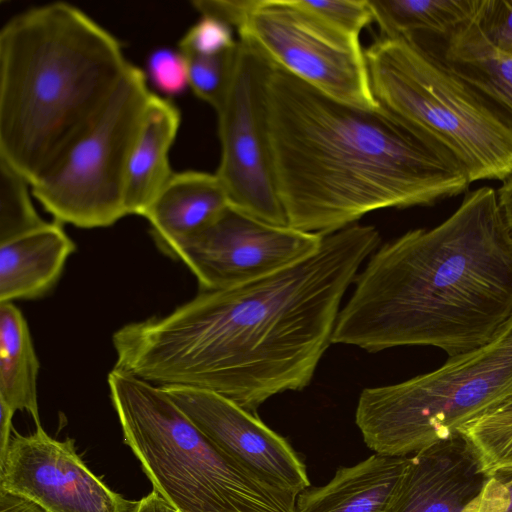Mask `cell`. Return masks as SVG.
<instances>
[{
    "mask_svg": "<svg viewBox=\"0 0 512 512\" xmlns=\"http://www.w3.org/2000/svg\"><path fill=\"white\" fill-rule=\"evenodd\" d=\"M512 393V316L481 347L400 383L365 388L355 422L365 444L409 456L459 433L460 427Z\"/></svg>",
    "mask_w": 512,
    "mask_h": 512,
    "instance_id": "cell-7",
    "label": "cell"
},
{
    "mask_svg": "<svg viewBox=\"0 0 512 512\" xmlns=\"http://www.w3.org/2000/svg\"><path fill=\"white\" fill-rule=\"evenodd\" d=\"M445 39L436 57L512 132V55L492 46L475 20Z\"/></svg>",
    "mask_w": 512,
    "mask_h": 512,
    "instance_id": "cell-18",
    "label": "cell"
},
{
    "mask_svg": "<svg viewBox=\"0 0 512 512\" xmlns=\"http://www.w3.org/2000/svg\"><path fill=\"white\" fill-rule=\"evenodd\" d=\"M237 33L273 66L321 92L359 107L379 105L359 37L335 28L303 0H253Z\"/></svg>",
    "mask_w": 512,
    "mask_h": 512,
    "instance_id": "cell-9",
    "label": "cell"
},
{
    "mask_svg": "<svg viewBox=\"0 0 512 512\" xmlns=\"http://www.w3.org/2000/svg\"><path fill=\"white\" fill-rule=\"evenodd\" d=\"M40 363L22 312L0 303V401L11 410L27 411L41 424L37 401Z\"/></svg>",
    "mask_w": 512,
    "mask_h": 512,
    "instance_id": "cell-20",
    "label": "cell"
},
{
    "mask_svg": "<svg viewBox=\"0 0 512 512\" xmlns=\"http://www.w3.org/2000/svg\"><path fill=\"white\" fill-rule=\"evenodd\" d=\"M229 206L227 192L215 173L188 170L174 172L144 217L157 246L167 254L210 225Z\"/></svg>",
    "mask_w": 512,
    "mask_h": 512,
    "instance_id": "cell-15",
    "label": "cell"
},
{
    "mask_svg": "<svg viewBox=\"0 0 512 512\" xmlns=\"http://www.w3.org/2000/svg\"><path fill=\"white\" fill-rule=\"evenodd\" d=\"M496 193L499 206L512 233V176L503 181Z\"/></svg>",
    "mask_w": 512,
    "mask_h": 512,
    "instance_id": "cell-33",
    "label": "cell"
},
{
    "mask_svg": "<svg viewBox=\"0 0 512 512\" xmlns=\"http://www.w3.org/2000/svg\"><path fill=\"white\" fill-rule=\"evenodd\" d=\"M459 432L488 471L512 465V393L467 421Z\"/></svg>",
    "mask_w": 512,
    "mask_h": 512,
    "instance_id": "cell-22",
    "label": "cell"
},
{
    "mask_svg": "<svg viewBox=\"0 0 512 512\" xmlns=\"http://www.w3.org/2000/svg\"><path fill=\"white\" fill-rule=\"evenodd\" d=\"M253 0H194L192 5L201 16L215 18L233 30L238 29Z\"/></svg>",
    "mask_w": 512,
    "mask_h": 512,
    "instance_id": "cell-30",
    "label": "cell"
},
{
    "mask_svg": "<svg viewBox=\"0 0 512 512\" xmlns=\"http://www.w3.org/2000/svg\"><path fill=\"white\" fill-rule=\"evenodd\" d=\"M14 411L0 401V457L4 455L12 432Z\"/></svg>",
    "mask_w": 512,
    "mask_h": 512,
    "instance_id": "cell-34",
    "label": "cell"
},
{
    "mask_svg": "<svg viewBox=\"0 0 512 512\" xmlns=\"http://www.w3.org/2000/svg\"><path fill=\"white\" fill-rule=\"evenodd\" d=\"M237 44L230 26L215 18L201 16L180 39L178 47L186 56H215Z\"/></svg>",
    "mask_w": 512,
    "mask_h": 512,
    "instance_id": "cell-25",
    "label": "cell"
},
{
    "mask_svg": "<svg viewBox=\"0 0 512 512\" xmlns=\"http://www.w3.org/2000/svg\"><path fill=\"white\" fill-rule=\"evenodd\" d=\"M324 235L274 225L231 205L210 225L173 246L202 291L238 286L314 254Z\"/></svg>",
    "mask_w": 512,
    "mask_h": 512,
    "instance_id": "cell-11",
    "label": "cell"
},
{
    "mask_svg": "<svg viewBox=\"0 0 512 512\" xmlns=\"http://www.w3.org/2000/svg\"><path fill=\"white\" fill-rule=\"evenodd\" d=\"M29 188V181L0 159V244L47 223L34 208Z\"/></svg>",
    "mask_w": 512,
    "mask_h": 512,
    "instance_id": "cell-23",
    "label": "cell"
},
{
    "mask_svg": "<svg viewBox=\"0 0 512 512\" xmlns=\"http://www.w3.org/2000/svg\"><path fill=\"white\" fill-rule=\"evenodd\" d=\"M303 3L335 28L356 37L374 21L369 0H303Z\"/></svg>",
    "mask_w": 512,
    "mask_h": 512,
    "instance_id": "cell-27",
    "label": "cell"
},
{
    "mask_svg": "<svg viewBox=\"0 0 512 512\" xmlns=\"http://www.w3.org/2000/svg\"><path fill=\"white\" fill-rule=\"evenodd\" d=\"M475 22L492 46L512 55V0H483Z\"/></svg>",
    "mask_w": 512,
    "mask_h": 512,
    "instance_id": "cell-28",
    "label": "cell"
},
{
    "mask_svg": "<svg viewBox=\"0 0 512 512\" xmlns=\"http://www.w3.org/2000/svg\"><path fill=\"white\" fill-rule=\"evenodd\" d=\"M107 382L124 442L178 512H295L297 496L222 452L160 386L116 369Z\"/></svg>",
    "mask_w": 512,
    "mask_h": 512,
    "instance_id": "cell-5",
    "label": "cell"
},
{
    "mask_svg": "<svg viewBox=\"0 0 512 512\" xmlns=\"http://www.w3.org/2000/svg\"><path fill=\"white\" fill-rule=\"evenodd\" d=\"M266 105L278 194L292 228L327 235L369 212L431 206L471 184L445 148L381 105L343 102L273 65Z\"/></svg>",
    "mask_w": 512,
    "mask_h": 512,
    "instance_id": "cell-2",
    "label": "cell"
},
{
    "mask_svg": "<svg viewBox=\"0 0 512 512\" xmlns=\"http://www.w3.org/2000/svg\"><path fill=\"white\" fill-rule=\"evenodd\" d=\"M489 471L460 432L409 455L388 512H464Z\"/></svg>",
    "mask_w": 512,
    "mask_h": 512,
    "instance_id": "cell-14",
    "label": "cell"
},
{
    "mask_svg": "<svg viewBox=\"0 0 512 512\" xmlns=\"http://www.w3.org/2000/svg\"><path fill=\"white\" fill-rule=\"evenodd\" d=\"M132 512H178L156 490L137 501Z\"/></svg>",
    "mask_w": 512,
    "mask_h": 512,
    "instance_id": "cell-32",
    "label": "cell"
},
{
    "mask_svg": "<svg viewBox=\"0 0 512 512\" xmlns=\"http://www.w3.org/2000/svg\"><path fill=\"white\" fill-rule=\"evenodd\" d=\"M365 55L377 103L445 148L471 183L512 176V132L435 55L381 35Z\"/></svg>",
    "mask_w": 512,
    "mask_h": 512,
    "instance_id": "cell-6",
    "label": "cell"
},
{
    "mask_svg": "<svg viewBox=\"0 0 512 512\" xmlns=\"http://www.w3.org/2000/svg\"><path fill=\"white\" fill-rule=\"evenodd\" d=\"M0 490L25 497L45 512H132L137 504L88 468L73 439H54L41 424L29 435L13 431L0 457Z\"/></svg>",
    "mask_w": 512,
    "mask_h": 512,
    "instance_id": "cell-12",
    "label": "cell"
},
{
    "mask_svg": "<svg viewBox=\"0 0 512 512\" xmlns=\"http://www.w3.org/2000/svg\"><path fill=\"white\" fill-rule=\"evenodd\" d=\"M152 94L145 72L131 63L93 122L31 186L54 221L90 229L127 215L128 164Z\"/></svg>",
    "mask_w": 512,
    "mask_h": 512,
    "instance_id": "cell-8",
    "label": "cell"
},
{
    "mask_svg": "<svg viewBox=\"0 0 512 512\" xmlns=\"http://www.w3.org/2000/svg\"><path fill=\"white\" fill-rule=\"evenodd\" d=\"M409 456L374 454L298 494L295 512H388Z\"/></svg>",
    "mask_w": 512,
    "mask_h": 512,
    "instance_id": "cell-17",
    "label": "cell"
},
{
    "mask_svg": "<svg viewBox=\"0 0 512 512\" xmlns=\"http://www.w3.org/2000/svg\"><path fill=\"white\" fill-rule=\"evenodd\" d=\"M160 387L239 465L295 496L310 487L306 466L298 454L257 415L211 391L185 386Z\"/></svg>",
    "mask_w": 512,
    "mask_h": 512,
    "instance_id": "cell-13",
    "label": "cell"
},
{
    "mask_svg": "<svg viewBox=\"0 0 512 512\" xmlns=\"http://www.w3.org/2000/svg\"><path fill=\"white\" fill-rule=\"evenodd\" d=\"M74 250V242L57 221L0 244V303L46 294Z\"/></svg>",
    "mask_w": 512,
    "mask_h": 512,
    "instance_id": "cell-16",
    "label": "cell"
},
{
    "mask_svg": "<svg viewBox=\"0 0 512 512\" xmlns=\"http://www.w3.org/2000/svg\"><path fill=\"white\" fill-rule=\"evenodd\" d=\"M0 512H45L31 500L0 490Z\"/></svg>",
    "mask_w": 512,
    "mask_h": 512,
    "instance_id": "cell-31",
    "label": "cell"
},
{
    "mask_svg": "<svg viewBox=\"0 0 512 512\" xmlns=\"http://www.w3.org/2000/svg\"><path fill=\"white\" fill-rule=\"evenodd\" d=\"M180 121L176 105L153 93L128 164L125 186L127 215L144 217L174 174L169 152Z\"/></svg>",
    "mask_w": 512,
    "mask_h": 512,
    "instance_id": "cell-19",
    "label": "cell"
},
{
    "mask_svg": "<svg viewBox=\"0 0 512 512\" xmlns=\"http://www.w3.org/2000/svg\"><path fill=\"white\" fill-rule=\"evenodd\" d=\"M146 78L167 96L181 94L189 87L186 57L170 48H158L147 59Z\"/></svg>",
    "mask_w": 512,
    "mask_h": 512,
    "instance_id": "cell-26",
    "label": "cell"
},
{
    "mask_svg": "<svg viewBox=\"0 0 512 512\" xmlns=\"http://www.w3.org/2000/svg\"><path fill=\"white\" fill-rule=\"evenodd\" d=\"M464 512H512V465L490 470L482 492Z\"/></svg>",
    "mask_w": 512,
    "mask_h": 512,
    "instance_id": "cell-29",
    "label": "cell"
},
{
    "mask_svg": "<svg viewBox=\"0 0 512 512\" xmlns=\"http://www.w3.org/2000/svg\"><path fill=\"white\" fill-rule=\"evenodd\" d=\"M379 243L374 226L353 224L286 268L128 323L112 335L113 369L157 386L211 391L256 415L270 397L310 384L341 301Z\"/></svg>",
    "mask_w": 512,
    "mask_h": 512,
    "instance_id": "cell-1",
    "label": "cell"
},
{
    "mask_svg": "<svg viewBox=\"0 0 512 512\" xmlns=\"http://www.w3.org/2000/svg\"><path fill=\"white\" fill-rule=\"evenodd\" d=\"M483 0H369L381 36L448 37L476 19Z\"/></svg>",
    "mask_w": 512,
    "mask_h": 512,
    "instance_id": "cell-21",
    "label": "cell"
},
{
    "mask_svg": "<svg viewBox=\"0 0 512 512\" xmlns=\"http://www.w3.org/2000/svg\"><path fill=\"white\" fill-rule=\"evenodd\" d=\"M271 66L238 40L230 86L214 109L220 142L215 174L232 207L262 221L288 226L278 194L267 121L266 83Z\"/></svg>",
    "mask_w": 512,
    "mask_h": 512,
    "instance_id": "cell-10",
    "label": "cell"
},
{
    "mask_svg": "<svg viewBox=\"0 0 512 512\" xmlns=\"http://www.w3.org/2000/svg\"><path fill=\"white\" fill-rule=\"evenodd\" d=\"M131 63L79 8L54 2L0 31V159L31 186L101 112Z\"/></svg>",
    "mask_w": 512,
    "mask_h": 512,
    "instance_id": "cell-4",
    "label": "cell"
},
{
    "mask_svg": "<svg viewBox=\"0 0 512 512\" xmlns=\"http://www.w3.org/2000/svg\"><path fill=\"white\" fill-rule=\"evenodd\" d=\"M238 44L215 56H186L189 87L214 109L224 98L234 72Z\"/></svg>",
    "mask_w": 512,
    "mask_h": 512,
    "instance_id": "cell-24",
    "label": "cell"
},
{
    "mask_svg": "<svg viewBox=\"0 0 512 512\" xmlns=\"http://www.w3.org/2000/svg\"><path fill=\"white\" fill-rule=\"evenodd\" d=\"M354 283L332 343L449 358L486 344L512 316V233L496 190L477 188L436 227L386 243Z\"/></svg>",
    "mask_w": 512,
    "mask_h": 512,
    "instance_id": "cell-3",
    "label": "cell"
}]
</instances>
